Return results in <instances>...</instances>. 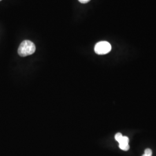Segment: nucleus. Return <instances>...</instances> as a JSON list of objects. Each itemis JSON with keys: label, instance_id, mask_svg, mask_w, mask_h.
<instances>
[{"label": "nucleus", "instance_id": "39448f33", "mask_svg": "<svg viewBox=\"0 0 156 156\" xmlns=\"http://www.w3.org/2000/svg\"><path fill=\"white\" fill-rule=\"evenodd\" d=\"M82 4H86L89 2L90 0H78Z\"/></svg>", "mask_w": 156, "mask_h": 156}, {"label": "nucleus", "instance_id": "20e7f679", "mask_svg": "<svg viewBox=\"0 0 156 156\" xmlns=\"http://www.w3.org/2000/svg\"><path fill=\"white\" fill-rule=\"evenodd\" d=\"M144 154L147 156H152V151L151 149H146L145 151Z\"/></svg>", "mask_w": 156, "mask_h": 156}, {"label": "nucleus", "instance_id": "f03ea898", "mask_svg": "<svg viewBox=\"0 0 156 156\" xmlns=\"http://www.w3.org/2000/svg\"><path fill=\"white\" fill-rule=\"evenodd\" d=\"M111 49V45L109 42L106 41H101L95 46L94 51L97 54L103 55L109 53Z\"/></svg>", "mask_w": 156, "mask_h": 156}, {"label": "nucleus", "instance_id": "7ed1b4c3", "mask_svg": "<svg viewBox=\"0 0 156 156\" xmlns=\"http://www.w3.org/2000/svg\"><path fill=\"white\" fill-rule=\"evenodd\" d=\"M115 140L119 144V147L121 150L124 151H127L129 149V138L127 136H123L121 133H117L115 135Z\"/></svg>", "mask_w": 156, "mask_h": 156}, {"label": "nucleus", "instance_id": "423d86ee", "mask_svg": "<svg viewBox=\"0 0 156 156\" xmlns=\"http://www.w3.org/2000/svg\"><path fill=\"white\" fill-rule=\"evenodd\" d=\"M142 156H147V155H146V154H143V155H142Z\"/></svg>", "mask_w": 156, "mask_h": 156}, {"label": "nucleus", "instance_id": "f257e3e1", "mask_svg": "<svg viewBox=\"0 0 156 156\" xmlns=\"http://www.w3.org/2000/svg\"><path fill=\"white\" fill-rule=\"evenodd\" d=\"M36 50L35 45L33 42L25 40L23 41L18 49V54L21 57H26L33 55Z\"/></svg>", "mask_w": 156, "mask_h": 156}, {"label": "nucleus", "instance_id": "0eeeda50", "mask_svg": "<svg viewBox=\"0 0 156 156\" xmlns=\"http://www.w3.org/2000/svg\"><path fill=\"white\" fill-rule=\"evenodd\" d=\"M1 1V0H0V1Z\"/></svg>", "mask_w": 156, "mask_h": 156}]
</instances>
